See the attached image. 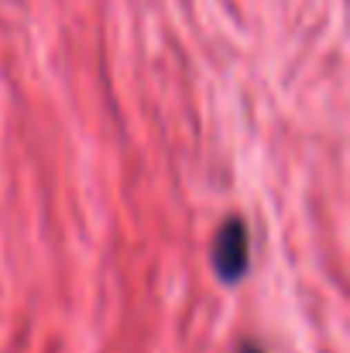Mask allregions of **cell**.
Listing matches in <instances>:
<instances>
[{
    "instance_id": "obj_1",
    "label": "cell",
    "mask_w": 350,
    "mask_h": 353,
    "mask_svg": "<svg viewBox=\"0 0 350 353\" xmlns=\"http://www.w3.org/2000/svg\"><path fill=\"white\" fill-rule=\"evenodd\" d=\"M247 257H251V236L240 216H231L213 240V250H210V261H213V271L220 274V281H240L244 271H247Z\"/></svg>"
},
{
    "instance_id": "obj_2",
    "label": "cell",
    "mask_w": 350,
    "mask_h": 353,
    "mask_svg": "<svg viewBox=\"0 0 350 353\" xmlns=\"http://www.w3.org/2000/svg\"><path fill=\"white\" fill-rule=\"evenodd\" d=\"M240 353H261V350H257V347H251V343H247V347H240Z\"/></svg>"
}]
</instances>
